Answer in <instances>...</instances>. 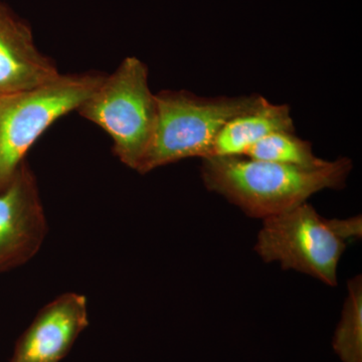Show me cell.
<instances>
[{"instance_id":"6da1fadb","label":"cell","mask_w":362,"mask_h":362,"mask_svg":"<svg viewBox=\"0 0 362 362\" xmlns=\"http://www.w3.org/2000/svg\"><path fill=\"white\" fill-rule=\"evenodd\" d=\"M352 170L340 157L317 169H304L246 156L202 159L204 187L252 218H270L307 202L325 189H341Z\"/></svg>"},{"instance_id":"7a4b0ae2","label":"cell","mask_w":362,"mask_h":362,"mask_svg":"<svg viewBox=\"0 0 362 362\" xmlns=\"http://www.w3.org/2000/svg\"><path fill=\"white\" fill-rule=\"evenodd\" d=\"M156 96L158 107L156 132L137 168L143 175L190 157L211 156L223 126L264 99L256 94L201 97L187 90H163Z\"/></svg>"},{"instance_id":"3957f363","label":"cell","mask_w":362,"mask_h":362,"mask_svg":"<svg viewBox=\"0 0 362 362\" xmlns=\"http://www.w3.org/2000/svg\"><path fill=\"white\" fill-rule=\"evenodd\" d=\"M77 111L108 133L116 156L137 170L153 138L158 117L148 69L143 62L135 57L124 59Z\"/></svg>"},{"instance_id":"277c9868","label":"cell","mask_w":362,"mask_h":362,"mask_svg":"<svg viewBox=\"0 0 362 362\" xmlns=\"http://www.w3.org/2000/svg\"><path fill=\"white\" fill-rule=\"evenodd\" d=\"M97 74L59 75L0 96V185L13 180L26 152L54 121L78 110L103 81Z\"/></svg>"},{"instance_id":"5b68a950","label":"cell","mask_w":362,"mask_h":362,"mask_svg":"<svg viewBox=\"0 0 362 362\" xmlns=\"http://www.w3.org/2000/svg\"><path fill=\"white\" fill-rule=\"evenodd\" d=\"M262 221L254 250L265 263H279L283 270L305 274L330 287L337 285L347 244L308 202Z\"/></svg>"},{"instance_id":"8992f818","label":"cell","mask_w":362,"mask_h":362,"mask_svg":"<svg viewBox=\"0 0 362 362\" xmlns=\"http://www.w3.org/2000/svg\"><path fill=\"white\" fill-rule=\"evenodd\" d=\"M88 325L86 297L63 295L37 316L18 341L11 362H59Z\"/></svg>"},{"instance_id":"52a82bcc","label":"cell","mask_w":362,"mask_h":362,"mask_svg":"<svg viewBox=\"0 0 362 362\" xmlns=\"http://www.w3.org/2000/svg\"><path fill=\"white\" fill-rule=\"evenodd\" d=\"M59 75L37 49L28 25L0 2V96L33 89Z\"/></svg>"},{"instance_id":"ba28073f","label":"cell","mask_w":362,"mask_h":362,"mask_svg":"<svg viewBox=\"0 0 362 362\" xmlns=\"http://www.w3.org/2000/svg\"><path fill=\"white\" fill-rule=\"evenodd\" d=\"M45 220L35 178L16 171L0 194V262L35 254L44 235Z\"/></svg>"},{"instance_id":"9c48e42d","label":"cell","mask_w":362,"mask_h":362,"mask_svg":"<svg viewBox=\"0 0 362 362\" xmlns=\"http://www.w3.org/2000/svg\"><path fill=\"white\" fill-rule=\"evenodd\" d=\"M279 131L295 132L290 107L272 104L264 98L251 110L233 117L223 126L209 157L245 156L252 145Z\"/></svg>"},{"instance_id":"30bf717a","label":"cell","mask_w":362,"mask_h":362,"mask_svg":"<svg viewBox=\"0 0 362 362\" xmlns=\"http://www.w3.org/2000/svg\"><path fill=\"white\" fill-rule=\"evenodd\" d=\"M245 156L304 169L321 168L329 162L314 154L310 142L305 141L294 132L288 131L267 135L252 145Z\"/></svg>"},{"instance_id":"8fae6325","label":"cell","mask_w":362,"mask_h":362,"mask_svg":"<svg viewBox=\"0 0 362 362\" xmlns=\"http://www.w3.org/2000/svg\"><path fill=\"white\" fill-rule=\"evenodd\" d=\"M332 349L341 362H362V276L347 283V296L332 337Z\"/></svg>"},{"instance_id":"7c38bea8","label":"cell","mask_w":362,"mask_h":362,"mask_svg":"<svg viewBox=\"0 0 362 362\" xmlns=\"http://www.w3.org/2000/svg\"><path fill=\"white\" fill-rule=\"evenodd\" d=\"M328 223L335 235L347 245L349 242L361 239V216H351V218H328Z\"/></svg>"}]
</instances>
